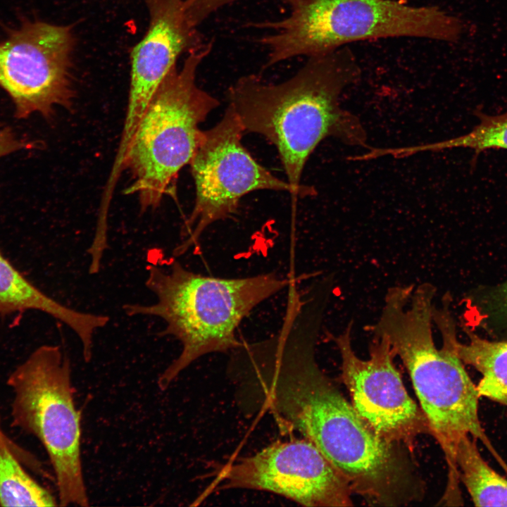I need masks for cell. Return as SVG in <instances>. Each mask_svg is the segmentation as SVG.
I'll return each mask as SVG.
<instances>
[{"label":"cell","mask_w":507,"mask_h":507,"mask_svg":"<svg viewBox=\"0 0 507 507\" xmlns=\"http://www.w3.org/2000/svg\"><path fill=\"white\" fill-rule=\"evenodd\" d=\"M487 306L493 318L507 325V281L491 292Z\"/></svg>","instance_id":"cell-19"},{"label":"cell","mask_w":507,"mask_h":507,"mask_svg":"<svg viewBox=\"0 0 507 507\" xmlns=\"http://www.w3.org/2000/svg\"><path fill=\"white\" fill-rule=\"evenodd\" d=\"M34 145L19 137L9 127L0 124V158L11 153L33 148Z\"/></svg>","instance_id":"cell-20"},{"label":"cell","mask_w":507,"mask_h":507,"mask_svg":"<svg viewBox=\"0 0 507 507\" xmlns=\"http://www.w3.org/2000/svg\"><path fill=\"white\" fill-rule=\"evenodd\" d=\"M12 425L37 439L51 465L58 505L89 506L81 458V412L70 361L57 345L35 349L8 375Z\"/></svg>","instance_id":"cell-7"},{"label":"cell","mask_w":507,"mask_h":507,"mask_svg":"<svg viewBox=\"0 0 507 507\" xmlns=\"http://www.w3.org/2000/svg\"><path fill=\"white\" fill-rule=\"evenodd\" d=\"M474 113L479 122L466 134L436 142L389 148L388 154L394 158H402L422 152L467 148L473 150L476 158L487 150L507 151V103L506 111L501 114L488 115L479 109Z\"/></svg>","instance_id":"cell-17"},{"label":"cell","mask_w":507,"mask_h":507,"mask_svg":"<svg viewBox=\"0 0 507 507\" xmlns=\"http://www.w3.org/2000/svg\"><path fill=\"white\" fill-rule=\"evenodd\" d=\"M249 26L275 31L258 39L269 51L265 67L358 41L408 37L452 43L463 32L462 21L449 12L399 0H299L288 17Z\"/></svg>","instance_id":"cell-5"},{"label":"cell","mask_w":507,"mask_h":507,"mask_svg":"<svg viewBox=\"0 0 507 507\" xmlns=\"http://www.w3.org/2000/svg\"><path fill=\"white\" fill-rule=\"evenodd\" d=\"M211 490L273 492L305 506H353L348 482L310 441L275 442L255 454L228 462L216 472Z\"/></svg>","instance_id":"cell-10"},{"label":"cell","mask_w":507,"mask_h":507,"mask_svg":"<svg viewBox=\"0 0 507 507\" xmlns=\"http://www.w3.org/2000/svg\"><path fill=\"white\" fill-rule=\"evenodd\" d=\"M74 46L70 27L29 20L0 42V87L17 118H50L55 107L72 106Z\"/></svg>","instance_id":"cell-9"},{"label":"cell","mask_w":507,"mask_h":507,"mask_svg":"<svg viewBox=\"0 0 507 507\" xmlns=\"http://www.w3.org/2000/svg\"><path fill=\"white\" fill-rule=\"evenodd\" d=\"M442 340L448 342L463 364L481 375L477 384L480 397L507 406V340L489 341L466 330L467 343L456 337L454 320L450 313H442L434 320Z\"/></svg>","instance_id":"cell-14"},{"label":"cell","mask_w":507,"mask_h":507,"mask_svg":"<svg viewBox=\"0 0 507 507\" xmlns=\"http://www.w3.org/2000/svg\"><path fill=\"white\" fill-rule=\"evenodd\" d=\"M238 0H184L186 17L190 24L197 27L212 13L228 4ZM292 7L299 0H280Z\"/></svg>","instance_id":"cell-18"},{"label":"cell","mask_w":507,"mask_h":507,"mask_svg":"<svg viewBox=\"0 0 507 507\" xmlns=\"http://www.w3.org/2000/svg\"><path fill=\"white\" fill-rule=\"evenodd\" d=\"M24 465L44 477L41 463L27 450L0 432V506H55L58 500L26 470Z\"/></svg>","instance_id":"cell-15"},{"label":"cell","mask_w":507,"mask_h":507,"mask_svg":"<svg viewBox=\"0 0 507 507\" xmlns=\"http://www.w3.org/2000/svg\"><path fill=\"white\" fill-rule=\"evenodd\" d=\"M213 41L190 52L182 67L173 68L141 118L127 150L123 170L142 212L155 209L172 194L181 169L189 164L200 141L199 125L219 101L196 84L199 65L211 53Z\"/></svg>","instance_id":"cell-6"},{"label":"cell","mask_w":507,"mask_h":507,"mask_svg":"<svg viewBox=\"0 0 507 507\" xmlns=\"http://www.w3.org/2000/svg\"><path fill=\"white\" fill-rule=\"evenodd\" d=\"M453 461L458 479L476 506H507V479L485 461L476 439L461 437L453 448Z\"/></svg>","instance_id":"cell-16"},{"label":"cell","mask_w":507,"mask_h":507,"mask_svg":"<svg viewBox=\"0 0 507 507\" xmlns=\"http://www.w3.org/2000/svg\"><path fill=\"white\" fill-rule=\"evenodd\" d=\"M151 261L145 284L156 297L154 303H127L128 316L147 315L163 320L161 337L171 336L182 344L180 355L158 380L165 390L177 377L200 357L225 353L241 343L236 337L242 320L258 304L284 289L290 280L270 273L240 278L201 275L185 268L175 258Z\"/></svg>","instance_id":"cell-4"},{"label":"cell","mask_w":507,"mask_h":507,"mask_svg":"<svg viewBox=\"0 0 507 507\" xmlns=\"http://www.w3.org/2000/svg\"><path fill=\"white\" fill-rule=\"evenodd\" d=\"M244 130L228 105L221 120L203 130L189 163L195 184L193 210L184 223L183 239L173 250L180 256L196 244L211 224L234 214L240 199L258 190L287 192L294 200L295 190L258 163L244 147Z\"/></svg>","instance_id":"cell-8"},{"label":"cell","mask_w":507,"mask_h":507,"mask_svg":"<svg viewBox=\"0 0 507 507\" xmlns=\"http://www.w3.org/2000/svg\"><path fill=\"white\" fill-rule=\"evenodd\" d=\"M3 432V430H2V427H1V420H0V432Z\"/></svg>","instance_id":"cell-21"},{"label":"cell","mask_w":507,"mask_h":507,"mask_svg":"<svg viewBox=\"0 0 507 507\" xmlns=\"http://www.w3.org/2000/svg\"><path fill=\"white\" fill-rule=\"evenodd\" d=\"M149 25L131 50L129 99L116 158L123 160L137 125L179 56L202 49L207 42L185 14L184 0H144Z\"/></svg>","instance_id":"cell-12"},{"label":"cell","mask_w":507,"mask_h":507,"mask_svg":"<svg viewBox=\"0 0 507 507\" xmlns=\"http://www.w3.org/2000/svg\"><path fill=\"white\" fill-rule=\"evenodd\" d=\"M353 322L330 336L342 359V380L360 417L382 438L413 451L417 438L431 434L427 419L408 395L387 339L373 336L369 358H360L351 344Z\"/></svg>","instance_id":"cell-11"},{"label":"cell","mask_w":507,"mask_h":507,"mask_svg":"<svg viewBox=\"0 0 507 507\" xmlns=\"http://www.w3.org/2000/svg\"><path fill=\"white\" fill-rule=\"evenodd\" d=\"M28 311L46 313L69 327L82 351H92L94 333L109 322L106 315L73 309L51 298L28 280L0 250V315H20Z\"/></svg>","instance_id":"cell-13"},{"label":"cell","mask_w":507,"mask_h":507,"mask_svg":"<svg viewBox=\"0 0 507 507\" xmlns=\"http://www.w3.org/2000/svg\"><path fill=\"white\" fill-rule=\"evenodd\" d=\"M360 75L356 57L344 46L308 57L295 75L282 82L268 83L251 74L227 89L229 105L244 132L260 134L277 149L287 181L297 197L315 195V189L303 185L301 178L308 158L325 139L370 147L359 118L339 101L343 92Z\"/></svg>","instance_id":"cell-2"},{"label":"cell","mask_w":507,"mask_h":507,"mask_svg":"<svg viewBox=\"0 0 507 507\" xmlns=\"http://www.w3.org/2000/svg\"><path fill=\"white\" fill-rule=\"evenodd\" d=\"M435 287L424 282L388 289L377 320L366 327L373 336L387 339L411 379L431 434L448 465V481L458 480L453 448L470 435L492 449L479 416V399L463 363L443 340L439 349L432 333Z\"/></svg>","instance_id":"cell-3"},{"label":"cell","mask_w":507,"mask_h":507,"mask_svg":"<svg viewBox=\"0 0 507 507\" xmlns=\"http://www.w3.org/2000/svg\"><path fill=\"white\" fill-rule=\"evenodd\" d=\"M258 399L283 432L313 443L353 493L383 506L422 496L404 447L382 438L360 417L320 369L313 345L276 356L260 377Z\"/></svg>","instance_id":"cell-1"}]
</instances>
